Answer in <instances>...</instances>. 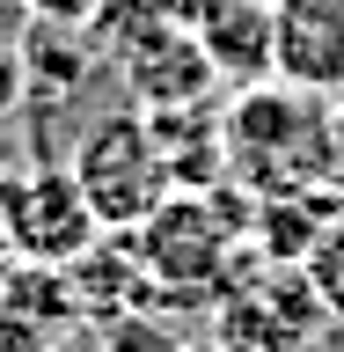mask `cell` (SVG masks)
<instances>
[{
  "mask_svg": "<svg viewBox=\"0 0 344 352\" xmlns=\"http://www.w3.org/2000/svg\"><path fill=\"white\" fill-rule=\"evenodd\" d=\"M66 169L88 191V206H95L103 228H147L176 191V169H169V154H161V132H154L147 110L95 118Z\"/></svg>",
  "mask_w": 344,
  "mask_h": 352,
  "instance_id": "cell-1",
  "label": "cell"
},
{
  "mask_svg": "<svg viewBox=\"0 0 344 352\" xmlns=\"http://www.w3.org/2000/svg\"><path fill=\"white\" fill-rule=\"evenodd\" d=\"M0 242L15 250L22 264H44V272H66L81 264L95 242H103V220L88 206V191L73 184V169H15L0 176Z\"/></svg>",
  "mask_w": 344,
  "mask_h": 352,
  "instance_id": "cell-2",
  "label": "cell"
},
{
  "mask_svg": "<svg viewBox=\"0 0 344 352\" xmlns=\"http://www.w3.org/2000/svg\"><path fill=\"white\" fill-rule=\"evenodd\" d=\"M125 15L139 22V30H125V81L139 96V110H191L220 88V66L205 52V37L161 22V8H125Z\"/></svg>",
  "mask_w": 344,
  "mask_h": 352,
  "instance_id": "cell-3",
  "label": "cell"
},
{
  "mask_svg": "<svg viewBox=\"0 0 344 352\" xmlns=\"http://www.w3.org/2000/svg\"><path fill=\"white\" fill-rule=\"evenodd\" d=\"M279 81L308 96H344V0H279Z\"/></svg>",
  "mask_w": 344,
  "mask_h": 352,
  "instance_id": "cell-4",
  "label": "cell"
},
{
  "mask_svg": "<svg viewBox=\"0 0 344 352\" xmlns=\"http://www.w3.org/2000/svg\"><path fill=\"white\" fill-rule=\"evenodd\" d=\"M147 235V257L161 279H183V272H205V264H220V220L198 206V198H169L161 213L139 228Z\"/></svg>",
  "mask_w": 344,
  "mask_h": 352,
  "instance_id": "cell-5",
  "label": "cell"
},
{
  "mask_svg": "<svg viewBox=\"0 0 344 352\" xmlns=\"http://www.w3.org/2000/svg\"><path fill=\"white\" fill-rule=\"evenodd\" d=\"M22 66H30V88H44V96H73V88L95 74V44H88V30H73V22H30V37H22Z\"/></svg>",
  "mask_w": 344,
  "mask_h": 352,
  "instance_id": "cell-6",
  "label": "cell"
},
{
  "mask_svg": "<svg viewBox=\"0 0 344 352\" xmlns=\"http://www.w3.org/2000/svg\"><path fill=\"white\" fill-rule=\"evenodd\" d=\"M301 272H308V286L323 294V308L344 323V228H323V242L301 257Z\"/></svg>",
  "mask_w": 344,
  "mask_h": 352,
  "instance_id": "cell-7",
  "label": "cell"
},
{
  "mask_svg": "<svg viewBox=\"0 0 344 352\" xmlns=\"http://www.w3.org/2000/svg\"><path fill=\"white\" fill-rule=\"evenodd\" d=\"M30 103V66H22V44H0V125Z\"/></svg>",
  "mask_w": 344,
  "mask_h": 352,
  "instance_id": "cell-8",
  "label": "cell"
},
{
  "mask_svg": "<svg viewBox=\"0 0 344 352\" xmlns=\"http://www.w3.org/2000/svg\"><path fill=\"white\" fill-rule=\"evenodd\" d=\"M0 352H44V316L0 308Z\"/></svg>",
  "mask_w": 344,
  "mask_h": 352,
  "instance_id": "cell-9",
  "label": "cell"
},
{
  "mask_svg": "<svg viewBox=\"0 0 344 352\" xmlns=\"http://www.w3.org/2000/svg\"><path fill=\"white\" fill-rule=\"evenodd\" d=\"M30 8H37L44 22H73V30H95L110 0H30Z\"/></svg>",
  "mask_w": 344,
  "mask_h": 352,
  "instance_id": "cell-10",
  "label": "cell"
},
{
  "mask_svg": "<svg viewBox=\"0 0 344 352\" xmlns=\"http://www.w3.org/2000/svg\"><path fill=\"white\" fill-rule=\"evenodd\" d=\"M30 22H37L30 0H0V44H22V37H30Z\"/></svg>",
  "mask_w": 344,
  "mask_h": 352,
  "instance_id": "cell-11",
  "label": "cell"
},
{
  "mask_svg": "<svg viewBox=\"0 0 344 352\" xmlns=\"http://www.w3.org/2000/svg\"><path fill=\"white\" fill-rule=\"evenodd\" d=\"M330 169H337V176H344V103H337V110H330Z\"/></svg>",
  "mask_w": 344,
  "mask_h": 352,
  "instance_id": "cell-12",
  "label": "cell"
}]
</instances>
